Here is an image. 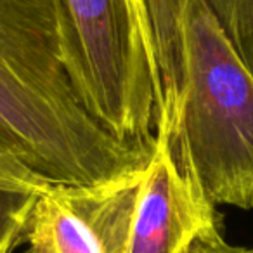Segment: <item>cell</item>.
Masks as SVG:
<instances>
[{
    "label": "cell",
    "instance_id": "9",
    "mask_svg": "<svg viewBox=\"0 0 253 253\" xmlns=\"http://www.w3.org/2000/svg\"><path fill=\"white\" fill-rule=\"evenodd\" d=\"M0 172L9 173H35L14 151L0 137ZM39 175V173H37Z\"/></svg>",
    "mask_w": 253,
    "mask_h": 253
},
{
    "label": "cell",
    "instance_id": "4",
    "mask_svg": "<svg viewBox=\"0 0 253 253\" xmlns=\"http://www.w3.org/2000/svg\"><path fill=\"white\" fill-rule=\"evenodd\" d=\"M217 227H222L217 207L177 158L169 134L158 130L151 158L135 179L128 253H182Z\"/></svg>",
    "mask_w": 253,
    "mask_h": 253
},
{
    "label": "cell",
    "instance_id": "5",
    "mask_svg": "<svg viewBox=\"0 0 253 253\" xmlns=\"http://www.w3.org/2000/svg\"><path fill=\"white\" fill-rule=\"evenodd\" d=\"M137 172L97 186H50L33 211L26 234L28 250L128 253Z\"/></svg>",
    "mask_w": 253,
    "mask_h": 253
},
{
    "label": "cell",
    "instance_id": "7",
    "mask_svg": "<svg viewBox=\"0 0 253 253\" xmlns=\"http://www.w3.org/2000/svg\"><path fill=\"white\" fill-rule=\"evenodd\" d=\"M151 68L160 75L156 54L170 43L175 30L173 0H126Z\"/></svg>",
    "mask_w": 253,
    "mask_h": 253
},
{
    "label": "cell",
    "instance_id": "11",
    "mask_svg": "<svg viewBox=\"0 0 253 253\" xmlns=\"http://www.w3.org/2000/svg\"><path fill=\"white\" fill-rule=\"evenodd\" d=\"M23 253H32V252H30V250H26V252H23Z\"/></svg>",
    "mask_w": 253,
    "mask_h": 253
},
{
    "label": "cell",
    "instance_id": "6",
    "mask_svg": "<svg viewBox=\"0 0 253 253\" xmlns=\"http://www.w3.org/2000/svg\"><path fill=\"white\" fill-rule=\"evenodd\" d=\"M50 186L37 173L0 172V253L26 243L37 203Z\"/></svg>",
    "mask_w": 253,
    "mask_h": 253
},
{
    "label": "cell",
    "instance_id": "1",
    "mask_svg": "<svg viewBox=\"0 0 253 253\" xmlns=\"http://www.w3.org/2000/svg\"><path fill=\"white\" fill-rule=\"evenodd\" d=\"M0 137L52 186H97L149 162L92 113L63 0H0Z\"/></svg>",
    "mask_w": 253,
    "mask_h": 253
},
{
    "label": "cell",
    "instance_id": "10",
    "mask_svg": "<svg viewBox=\"0 0 253 253\" xmlns=\"http://www.w3.org/2000/svg\"><path fill=\"white\" fill-rule=\"evenodd\" d=\"M182 253H194V252H193V245H191V246H189V248H187V250H184Z\"/></svg>",
    "mask_w": 253,
    "mask_h": 253
},
{
    "label": "cell",
    "instance_id": "8",
    "mask_svg": "<svg viewBox=\"0 0 253 253\" xmlns=\"http://www.w3.org/2000/svg\"><path fill=\"white\" fill-rule=\"evenodd\" d=\"M253 73V0H205Z\"/></svg>",
    "mask_w": 253,
    "mask_h": 253
},
{
    "label": "cell",
    "instance_id": "3",
    "mask_svg": "<svg viewBox=\"0 0 253 253\" xmlns=\"http://www.w3.org/2000/svg\"><path fill=\"white\" fill-rule=\"evenodd\" d=\"M92 113L122 144L151 156L163 85L126 0H63Z\"/></svg>",
    "mask_w": 253,
    "mask_h": 253
},
{
    "label": "cell",
    "instance_id": "2",
    "mask_svg": "<svg viewBox=\"0 0 253 253\" xmlns=\"http://www.w3.org/2000/svg\"><path fill=\"white\" fill-rule=\"evenodd\" d=\"M158 130L215 205L253 210V73L205 0H175V77Z\"/></svg>",
    "mask_w": 253,
    "mask_h": 253
}]
</instances>
